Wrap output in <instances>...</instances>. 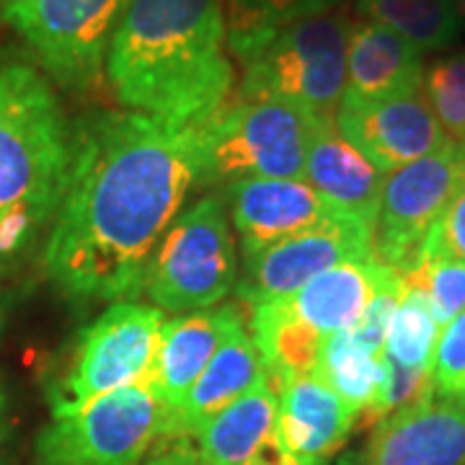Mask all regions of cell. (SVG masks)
<instances>
[{"label": "cell", "mask_w": 465, "mask_h": 465, "mask_svg": "<svg viewBox=\"0 0 465 465\" xmlns=\"http://www.w3.org/2000/svg\"><path fill=\"white\" fill-rule=\"evenodd\" d=\"M200 179V127L130 109L78 116L65 197L42 243L47 280L81 302L134 300Z\"/></svg>", "instance_id": "obj_1"}, {"label": "cell", "mask_w": 465, "mask_h": 465, "mask_svg": "<svg viewBox=\"0 0 465 465\" xmlns=\"http://www.w3.org/2000/svg\"><path fill=\"white\" fill-rule=\"evenodd\" d=\"M225 0H130L104 78L116 101L161 122L204 127L232 96Z\"/></svg>", "instance_id": "obj_2"}, {"label": "cell", "mask_w": 465, "mask_h": 465, "mask_svg": "<svg viewBox=\"0 0 465 465\" xmlns=\"http://www.w3.org/2000/svg\"><path fill=\"white\" fill-rule=\"evenodd\" d=\"M73 166V122L36 63L0 50V269L45 243Z\"/></svg>", "instance_id": "obj_3"}, {"label": "cell", "mask_w": 465, "mask_h": 465, "mask_svg": "<svg viewBox=\"0 0 465 465\" xmlns=\"http://www.w3.org/2000/svg\"><path fill=\"white\" fill-rule=\"evenodd\" d=\"M347 11L302 16L246 57L238 96L282 101L323 124H336L347 85Z\"/></svg>", "instance_id": "obj_4"}, {"label": "cell", "mask_w": 465, "mask_h": 465, "mask_svg": "<svg viewBox=\"0 0 465 465\" xmlns=\"http://www.w3.org/2000/svg\"><path fill=\"white\" fill-rule=\"evenodd\" d=\"M323 122L282 101L241 99L200 127V183L302 179L311 137Z\"/></svg>", "instance_id": "obj_5"}, {"label": "cell", "mask_w": 465, "mask_h": 465, "mask_svg": "<svg viewBox=\"0 0 465 465\" xmlns=\"http://www.w3.org/2000/svg\"><path fill=\"white\" fill-rule=\"evenodd\" d=\"M166 316L137 300H116L73 339L47 385L52 414L130 385L150 382Z\"/></svg>", "instance_id": "obj_6"}, {"label": "cell", "mask_w": 465, "mask_h": 465, "mask_svg": "<svg viewBox=\"0 0 465 465\" xmlns=\"http://www.w3.org/2000/svg\"><path fill=\"white\" fill-rule=\"evenodd\" d=\"M171 437V414L150 382L54 411L34 442V465H140Z\"/></svg>", "instance_id": "obj_7"}, {"label": "cell", "mask_w": 465, "mask_h": 465, "mask_svg": "<svg viewBox=\"0 0 465 465\" xmlns=\"http://www.w3.org/2000/svg\"><path fill=\"white\" fill-rule=\"evenodd\" d=\"M238 282V256L228 207L207 194L179 213L153 253L143 292L161 311H210Z\"/></svg>", "instance_id": "obj_8"}, {"label": "cell", "mask_w": 465, "mask_h": 465, "mask_svg": "<svg viewBox=\"0 0 465 465\" xmlns=\"http://www.w3.org/2000/svg\"><path fill=\"white\" fill-rule=\"evenodd\" d=\"M130 0H8L0 18L24 39L34 63L67 94H91Z\"/></svg>", "instance_id": "obj_9"}, {"label": "cell", "mask_w": 465, "mask_h": 465, "mask_svg": "<svg viewBox=\"0 0 465 465\" xmlns=\"http://www.w3.org/2000/svg\"><path fill=\"white\" fill-rule=\"evenodd\" d=\"M465 186V153L445 145L409 166L385 173L372 228V251L403 277L419 262L427 235Z\"/></svg>", "instance_id": "obj_10"}, {"label": "cell", "mask_w": 465, "mask_h": 465, "mask_svg": "<svg viewBox=\"0 0 465 465\" xmlns=\"http://www.w3.org/2000/svg\"><path fill=\"white\" fill-rule=\"evenodd\" d=\"M367 253H372V228L351 217H336L313 231L246 253L235 295L249 308L282 300L298 292L321 272Z\"/></svg>", "instance_id": "obj_11"}, {"label": "cell", "mask_w": 465, "mask_h": 465, "mask_svg": "<svg viewBox=\"0 0 465 465\" xmlns=\"http://www.w3.org/2000/svg\"><path fill=\"white\" fill-rule=\"evenodd\" d=\"M336 130L382 173L409 166L448 145L421 91L385 101L341 99Z\"/></svg>", "instance_id": "obj_12"}, {"label": "cell", "mask_w": 465, "mask_h": 465, "mask_svg": "<svg viewBox=\"0 0 465 465\" xmlns=\"http://www.w3.org/2000/svg\"><path fill=\"white\" fill-rule=\"evenodd\" d=\"M225 207L243 256L344 217L305 179L232 182L225 186Z\"/></svg>", "instance_id": "obj_13"}, {"label": "cell", "mask_w": 465, "mask_h": 465, "mask_svg": "<svg viewBox=\"0 0 465 465\" xmlns=\"http://www.w3.org/2000/svg\"><path fill=\"white\" fill-rule=\"evenodd\" d=\"M367 465H465V401L430 393L381 419Z\"/></svg>", "instance_id": "obj_14"}, {"label": "cell", "mask_w": 465, "mask_h": 465, "mask_svg": "<svg viewBox=\"0 0 465 465\" xmlns=\"http://www.w3.org/2000/svg\"><path fill=\"white\" fill-rule=\"evenodd\" d=\"M241 323L243 316L235 305L183 313L163 323L161 344L150 372V388L166 406L168 414L173 416L179 411V406L189 396L192 385L200 381L220 344Z\"/></svg>", "instance_id": "obj_15"}, {"label": "cell", "mask_w": 465, "mask_h": 465, "mask_svg": "<svg viewBox=\"0 0 465 465\" xmlns=\"http://www.w3.org/2000/svg\"><path fill=\"white\" fill-rule=\"evenodd\" d=\"M357 414L318 375H298L277 388L280 448L300 460H326L354 430Z\"/></svg>", "instance_id": "obj_16"}, {"label": "cell", "mask_w": 465, "mask_h": 465, "mask_svg": "<svg viewBox=\"0 0 465 465\" xmlns=\"http://www.w3.org/2000/svg\"><path fill=\"white\" fill-rule=\"evenodd\" d=\"M424 52L375 21H351L347 45L349 101H385L421 91Z\"/></svg>", "instance_id": "obj_17"}, {"label": "cell", "mask_w": 465, "mask_h": 465, "mask_svg": "<svg viewBox=\"0 0 465 465\" xmlns=\"http://www.w3.org/2000/svg\"><path fill=\"white\" fill-rule=\"evenodd\" d=\"M388 272L391 266L382 264L372 251L321 272L298 292L272 302L311 331L331 336L357 326Z\"/></svg>", "instance_id": "obj_18"}, {"label": "cell", "mask_w": 465, "mask_h": 465, "mask_svg": "<svg viewBox=\"0 0 465 465\" xmlns=\"http://www.w3.org/2000/svg\"><path fill=\"white\" fill-rule=\"evenodd\" d=\"M207 465H272L284 450L277 437V388L262 382L220 409L194 432Z\"/></svg>", "instance_id": "obj_19"}, {"label": "cell", "mask_w": 465, "mask_h": 465, "mask_svg": "<svg viewBox=\"0 0 465 465\" xmlns=\"http://www.w3.org/2000/svg\"><path fill=\"white\" fill-rule=\"evenodd\" d=\"M302 179L336 213L375 228L385 173L372 166L336 124H323L313 133Z\"/></svg>", "instance_id": "obj_20"}, {"label": "cell", "mask_w": 465, "mask_h": 465, "mask_svg": "<svg viewBox=\"0 0 465 465\" xmlns=\"http://www.w3.org/2000/svg\"><path fill=\"white\" fill-rule=\"evenodd\" d=\"M272 381L264 365V357L256 347L253 336L241 323L231 336L220 344L210 365L204 367L200 381L192 385L179 411L171 416L173 437H194L202 424L215 416L220 409L249 393L251 388Z\"/></svg>", "instance_id": "obj_21"}, {"label": "cell", "mask_w": 465, "mask_h": 465, "mask_svg": "<svg viewBox=\"0 0 465 465\" xmlns=\"http://www.w3.org/2000/svg\"><path fill=\"white\" fill-rule=\"evenodd\" d=\"M313 375L326 382L357 419H362V424H375L388 382L385 351H370L351 329L331 333L323 341Z\"/></svg>", "instance_id": "obj_22"}, {"label": "cell", "mask_w": 465, "mask_h": 465, "mask_svg": "<svg viewBox=\"0 0 465 465\" xmlns=\"http://www.w3.org/2000/svg\"><path fill=\"white\" fill-rule=\"evenodd\" d=\"M354 11L393 29L421 52L450 50L465 29L455 0H357Z\"/></svg>", "instance_id": "obj_23"}, {"label": "cell", "mask_w": 465, "mask_h": 465, "mask_svg": "<svg viewBox=\"0 0 465 465\" xmlns=\"http://www.w3.org/2000/svg\"><path fill=\"white\" fill-rule=\"evenodd\" d=\"M311 14V0H225L228 52L243 63L282 26Z\"/></svg>", "instance_id": "obj_24"}, {"label": "cell", "mask_w": 465, "mask_h": 465, "mask_svg": "<svg viewBox=\"0 0 465 465\" xmlns=\"http://www.w3.org/2000/svg\"><path fill=\"white\" fill-rule=\"evenodd\" d=\"M440 339V323L432 316L427 300L416 290H406L391 318L385 336V357L411 370H432L434 347Z\"/></svg>", "instance_id": "obj_25"}, {"label": "cell", "mask_w": 465, "mask_h": 465, "mask_svg": "<svg viewBox=\"0 0 465 465\" xmlns=\"http://www.w3.org/2000/svg\"><path fill=\"white\" fill-rule=\"evenodd\" d=\"M421 94L450 145L465 153V50H455L424 67Z\"/></svg>", "instance_id": "obj_26"}, {"label": "cell", "mask_w": 465, "mask_h": 465, "mask_svg": "<svg viewBox=\"0 0 465 465\" xmlns=\"http://www.w3.org/2000/svg\"><path fill=\"white\" fill-rule=\"evenodd\" d=\"M401 282L427 300L440 326H448L465 311V262L460 259L421 251L419 262L401 277Z\"/></svg>", "instance_id": "obj_27"}, {"label": "cell", "mask_w": 465, "mask_h": 465, "mask_svg": "<svg viewBox=\"0 0 465 465\" xmlns=\"http://www.w3.org/2000/svg\"><path fill=\"white\" fill-rule=\"evenodd\" d=\"M432 382L437 396L465 401V311L442 326L434 347Z\"/></svg>", "instance_id": "obj_28"}, {"label": "cell", "mask_w": 465, "mask_h": 465, "mask_svg": "<svg viewBox=\"0 0 465 465\" xmlns=\"http://www.w3.org/2000/svg\"><path fill=\"white\" fill-rule=\"evenodd\" d=\"M421 251L445 253V256L465 262V186L455 194V200L450 202L442 217L437 220V225L430 231Z\"/></svg>", "instance_id": "obj_29"}, {"label": "cell", "mask_w": 465, "mask_h": 465, "mask_svg": "<svg viewBox=\"0 0 465 465\" xmlns=\"http://www.w3.org/2000/svg\"><path fill=\"white\" fill-rule=\"evenodd\" d=\"M140 465H207L202 455L183 437H168V445L161 452L150 455Z\"/></svg>", "instance_id": "obj_30"}, {"label": "cell", "mask_w": 465, "mask_h": 465, "mask_svg": "<svg viewBox=\"0 0 465 465\" xmlns=\"http://www.w3.org/2000/svg\"><path fill=\"white\" fill-rule=\"evenodd\" d=\"M351 3H357V0H311V14L308 16L329 14V11H347Z\"/></svg>", "instance_id": "obj_31"}, {"label": "cell", "mask_w": 465, "mask_h": 465, "mask_svg": "<svg viewBox=\"0 0 465 465\" xmlns=\"http://www.w3.org/2000/svg\"><path fill=\"white\" fill-rule=\"evenodd\" d=\"M5 432H8V393L0 382V445L5 440Z\"/></svg>", "instance_id": "obj_32"}, {"label": "cell", "mask_w": 465, "mask_h": 465, "mask_svg": "<svg viewBox=\"0 0 465 465\" xmlns=\"http://www.w3.org/2000/svg\"><path fill=\"white\" fill-rule=\"evenodd\" d=\"M272 465H326V460H300V458H292V455L282 452Z\"/></svg>", "instance_id": "obj_33"}, {"label": "cell", "mask_w": 465, "mask_h": 465, "mask_svg": "<svg viewBox=\"0 0 465 465\" xmlns=\"http://www.w3.org/2000/svg\"><path fill=\"white\" fill-rule=\"evenodd\" d=\"M455 3H458V11H460V16L465 21V0H455Z\"/></svg>", "instance_id": "obj_34"}, {"label": "cell", "mask_w": 465, "mask_h": 465, "mask_svg": "<svg viewBox=\"0 0 465 465\" xmlns=\"http://www.w3.org/2000/svg\"><path fill=\"white\" fill-rule=\"evenodd\" d=\"M0 331H3V300H0Z\"/></svg>", "instance_id": "obj_35"}, {"label": "cell", "mask_w": 465, "mask_h": 465, "mask_svg": "<svg viewBox=\"0 0 465 465\" xmlns=\"http://www.w3.org/2000/svg\"><path fill=\"white\" fill-rule=\"evenodd\" d=\"M3 3H8V0H0V5H3Z\"/></svg>", "instance_id": "obj_36"}]
</instances>
